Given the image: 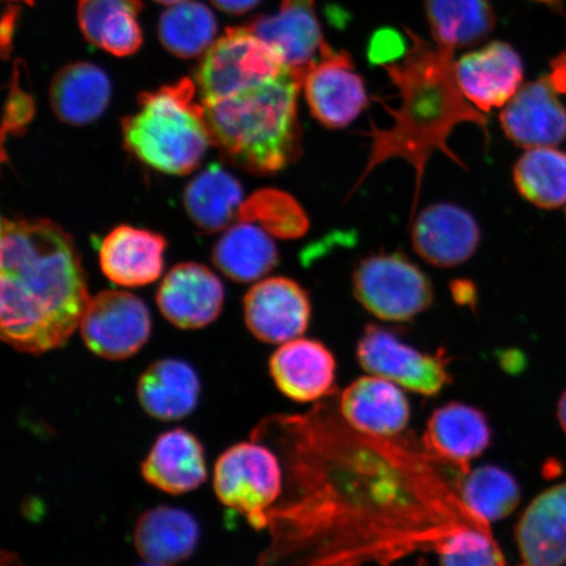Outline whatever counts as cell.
<instances>
[{
  "instance_id": "obj_38",
  "label": "cell",
  "mask_w": 566,
  "mask_h": 566,
  "mask_svg": "<svg viewBox=\"0 0 566 566\" xmlns=\"http://www.w3.org/2000/svg\"><path fill=\"white\" fill-rule=\"evenodd\" d=\"M555 90L560 95L566 94V52L558 55L557 59L552 62L551 73L547 75Z\"/></svg>"
},
{
  "instance_id": "obj_30",
  "label": "cell",
  "mask_w": 566,
  "mask_h": 566,
  "mask_svg": "<svg viewBox=\"0 0 566 566\" xmlns=\"http://www.w3.org/2000/svg\"><path fill=\"white\" fill-rule=\"evenodd\" d=\"M424 12L434 42L454 52L485 40L495 25L488 0H427Z\"/></svg>"
},
{
  "instance_id": "obj_6",
  "label": "cell",
  "mask_w": 566,
  "mask_h": 566,
  "mask_svg": "<svg viewBox=\"0 0 566 566\" xmlns=\"http://www.w3.org/2000/svg\"><path fill=\"white\" fill-rule=\"evenodd\" d=\"M283 481L277 454L254 440L233 444L218 458L214 467L218 500L244 515L254 530L268 528V514L281 499Z\"/></svg>"
},
{
  "instance_id": "obj_19",
  "label": "cell",
  "mask_w": 566,
  "mask_h": 566,
  "mask_svg": "<svg viewBox=\"0 0 566 566\" xmlns=\"http://www.w3.org/2000/svg\"><path fill=\"white\" fill-rule=\"evenodd\" d=\"M491 440V427L481 410L462 402H449L430 416L423 448L438 462L467 473L471 460L483 454Z\"/></svg>"
},
{
  "instance_id": "obj_24",
  "label": "cell",
  "mask_w": 566,
  "mask_h": 566,
  "mask_svg": "<svg viewBox=\"0 0 566 566\" xmlns=\"http://www.w3.org/2000/svg\"><path fill=\"white\" fill-rule=\"evenodd\" d=\"M137 395L142 408L154 419L181 420L195 412L200 401L201 380L186 360L159 359L140 375Z\"/></svg>"
},
{
  "instance_id": "obj_16",
  "label": "cell",
  "mask_w": 566,
  "mask_h": 566,
  "mask_svg": "<svg viewBox=\"0 0 566 566\" xmlns=\"http://www.w3.org/2000/svg\"><path fill=\"white\" fill-rule=\"evenodd\" d=\"M157 302L163 316L175 327L200 329L221 315L224 287L207 266L184 263L161 281Z\"/></svg>"
},
{
  "instance_id": "obj_17",
  "label": "cell",
  "mask_w": 566,
  "mask_h": 566,
  "mask_svg": "<svg viewBox=\"0 0 566 566\" xmlns=\"http://www.w3.org/2000/svg\"><path fill=\"white\" fill-rule=\"evenodd\" d=\"M247 27L281 55L290 71L303 76L325 42L315 0H282L273 15L253 19Z\"/></svg>"
},
{
  "instance_id": "obj_23",
  "label": "cell",
  "mask_w": 566,
  "mask_h": 566,
  "mask_svg": "<svg viewBox=\"0 0 566 566\" xmlns=\"http://www.w3.org/2000/svg\"><path fill=\"white\" fill-rule=\"evenodd\" d=\"M166 247V239L157 232L119 226L103 240V273L119 286L150 285L165 269Z\"/></svg>"
},
{
  "instance_id": "obj_29",
  "label": "cell",
  "mask_w": 566,
  "mask_h": 566,
  "mask_svg": "<svg viewBox=\"0 0 566 566\" xmlns=\"http://www.w3.org/2000/svg\"><path fill=\"white\" fill-rule=\"evenodd\" d=\"M212 261L226 277L250 283L263 279L279 263V250L269 232L250 221H238L223 232Z\"/></svg>"
},
{
  "instance_id": "obj_3",
  "label": "cell",
  "mask_w": 566,
  "mask_h": 566,
  "mask_svg": "<svg viewBox=\"0 0 566 566\" xmlns=\"http://www.w3.org/2000/svg\"><path fill=\"white\" fill-rule=\"evenodd\" d=\"M410 46L400 59L381 66L398 88V109L384 104L394 124L380 129L371 123L366 133L371 148L363 175L352 193L363 186L375 168L392 159H405L415 168L416 186L409 222L419 205L424 169L436 151H441L459 167L464 163L452 153L448 139L460 124H475L488 136V117L460 91L455 77L454 51L429 42L407 30Z\"/></svg>"
},
{
  "instance_id": "obj_28",
  "label": "cell",
  "mask_w": 566,
  "mask_h": 566,
  "mask_svg": "<svg viewBox=\"0 0 566 566\" xmlns=\"http://www.w3.org/2000/svg\"><path fill=\"white\" fill-rule=\"evenodd\" d=\"M243 203V187L235 176L218 165L205 168L184 192V207L189 218L208 233L226 231L238 222Z\"/></svg>"
},
{
  "instance_id": "obj_40",
  "label": "cell",
  "mask_w": 566,
  "mask_h": 566,
  "mask_svg": "<svg viewBox=\"0 0 566 566\" xmlns=\"http://www.w3.org/2000/svg\"><path fill=\"white\" fill-rule=\"evenodd\" d=\"M155 2L167 4V6H174L177 3L186 2V0H155Z\"/></svg>"
},
{
  "instance_id": "obj_42",
  "label": "cell",
  "mask_w": 566,
  "mask_h": 566,
  "mask_svg": "<svg viewBox=\"0 0 566 566\" xmlns=\"http://www.w3.org/2000/svg\"><path fill=\"white\" fill-rule=\"evenodd\" d=\"M140 566H166V565H159V564L146 563V564L140 565Z\"/></svg>"
},
{
  "instance_id": "obj_21",
  "label": "cell",
  "mask_w": 566,
  "mask_h": 566,
  "mask_svg": "<svg viewBox=\"0 0 566 566\" xmlns=\"http://www.w3.org/2000/svg\"><path fill=\"white\" fill-rule=\"evenodd\" d=\"M520 566L566 564V483L544 491L531 502L515 527Z\"/></svg>"
},
{
  "instance_id": "obj_34",
  "label": "cell",
  "mask_w": 566,
  "mask_h": 566,
  "mask_svg": "<svg viewBox=\"0 0 566 566\" xmlns=\"http://www.w3.org/2000/svg\"><path fill=\"white\" fill-rule=\"evenodd\" d=\"M238 221L259 222L261 228L281 238L300 237L307 219L292 197L277 190H261L244 201Z\"/></svg>"
},
{
  "instance_id": "obj_18",
  "label": "cell",
  "mask_w": 566,
  "mask_h": 566,
  "mask_svg": "<svg viewBox=\"0 0 566 566\" xmlns=\"http://www.w3.org/2000/svg\"><path fill=\"white\" fill-rule=\"evenodd\" d=\"M338 410L349 427L378 438L399 436L410 421V406L401 387L375 375L346 387Z\"/></svg>"
},
{
  "instance_id": "obj_25",
  "label": "cell",
  "mask_w": 566,
  "mask_h": 566,
  "mask_svg": "<svg viewBox=\"0 0 566 566\" xmlns=\"http://www.w3.org/2000/svg\"><path fill=\"white\" fill-rule=\"evenodd\" d=\"M201 530L182 509L159 506L142 514L134 528V546L146 563L171 566L193 555Z\"/></svg>"
},
{
  "instance_id": "obj_7",
  "label": "cell",
  "mask_w": 566,
  "mask_h": 566,
  "mask_svg": "<svg viewBox=\"0 0 566 566\" xmlns=\"http://www.w3.org/2000/svg\"><path fill=\"white\" fill-rule=\"evenodd\" d=\"M287 71L281 55L250 28H229L203 54L196 84L201 102H211L259 87Z\"/></svg>"
},
{
  "instance_id": "obj_15",
  "label": "cell",
  "mask_w": 566,
  "mask_h": 566,
  "mask_svg": "<svg viewBox=\"0 0 566 566\" xmlns=\"http://www.w3.org/2000/svg\"><path fill=\"white\" fill-rule=\"evenodd\" d=\"M523 62L518 53L495 41L455 61V77L462 94L476 109L502 108L523 86Z\"/></svg>"
},
{
  "instance_id": "obj_14",
  "label": "cell",
  "mask_w": 566,
  "mask_h": 566,
  "mask_svg": "<svg viewBox=\"0 0 566 566\" xmlns=\"http://www.w3.org/2000/svg\"><path fill=\"white\" fill-rule=\"evenodd\" d=\"M558 96L547 75L523 84L501 112L500 123L506 138L526 150L563 144L566 108Z\"/></svg>"
},
{
  "instance_id": "obj_1",
  "label": "cell",
  "mask_w": 566,
  "mask_h": 566,
  "mask_svg": "<svg viewBox=\"0 0 566 566\" xmlns=\"http://www.w3.org/2000/svg\"><path fill=\"white\" fill-rule=\"evenodd\" d=\"M251 438L281 460L283 493L268 514L258 566H357L438 551L457 531L488 523L471 513L427 450L359 433L325 406L273 416Z\"/></svg>"
},
{
  "instance_id": "obj_13",
  "label": "cell",
  "mask_w": 566,
  "mask_h": 566,
  "mask_svg": "<svg viewBox=\"0 0 566 566\" xmlns=\"http://www.w3.org/2000/svg\"><path fill=\"white\" fill-rule=\"evenodd\" d=\"M410 228L416 253L438 268L467 263L478 251L481 240L475 217L455 203L430 205L410 222Z\"/></svg>"
},
{
  "instance_id": "obj_26",
  "label": "cell",
  "mask_w": 566,
  "mask_h": 566,
  "mask_svg": "<svg viewBox=\"0 0 566 566\" xmlns=\"http://www.w3.org/2000/svg\"><path fill=\"white\" fill-rule=\"evenodd\" d=\"M111 81L105 71L90 62L71 63L59 71L51 86V105L62 123L84 126L108 108Z\"/></svg>"
},
{
  "instance_id": "obj_43",
  "label": "cell",
  "mask_w": 566,
  "mask_h": 566,
  "mask_svg": "<svg viewBox=\"0 0 566 566\" xmlns=\"http://www.w3.org/2000/svg\"><path fill=\"white\" fill-rule=\"evenodd\" d=\"M565 216H566V211H565Z\"/></svg>"
},
{
  "instance_id": "obj_32",
  "label": "cell",
  "mask_w": 566,
  "mask_h": 566,
  "mask_svg": "<svg viewBox=\"0 0 566 566\" xmlns=\"http://www.w3.org/2000/svg\"><path fill=\"white\" fill-rule=\"evenodd\" d=\"M458 491L469 511L488 523L506 518L521 502V488L514 476L495 465L463 473Z\"/></svg>"
},
{
  "instance_id": "obj_27",
  "label": "cell",
  "mask_w": 566,
  "mask_h": 566,
  "mask_svg": "<svg viewBox=\"0 0 566 566\" xmlns=\"http://www.w3.org/2000/svg\"><path fill=\"white\" fill-rule=\"evenodd\" d=\"M142 0H80L77 23L92 45L127 56L137 53L142 45Z\"/></svg>"
},
{
  "instance_id": "obj_12",
  "label": "cell",
  "mask_w": 566,
  "mask_h": 566,
  "mask_svg": "<svg viewBox=\"0 0 566 566\" xmlns=\"http://www.w3.org/2000/svg\"><path fill=\"white\" fill-rule=\"evenodd\" d=\"M244 318L248 329L260 342H293L308 328L310 296L298 282L286 277L260 281L245 295Z\"/></svg>"
},
{
  "instance_id": "obj_37",
  "label": "cell",
  "mask_w": 566,
  "mask_h": 566,
  "mask_svg": "<svg viewBox=\"0 0 566 566\" xmlns=\"http://www.w3.org/2000/svg\"><path fill=\"white\" fill-rule=\"evenodd\" d=\"M217 9L231 13V15H242L258 7L261 0H211Z\"/></svg>"
},
{
  "instance_id": "obj_8",
  "label": "cell",
  "mask_w": 566,
  "mask_h": 566,
  "mask_svg": "<svg viewBox=\"0 0 566 566\" xmlns=\"http://www.w3.org/2000/svg\"><path fill=\"white\" fill-rule=\"evenodd\" d=\"M353 292L370 314L394 323L412 321L434 300L428 275L400 252L360 260L353 273Z\"/></svg>"
},
{
  "instance_id": "obj_10",
  "label": "cell",
  "mask_w": 566,
  "mask_h": 566,
  "mask_svg": "<svg viewBox=\"0 0 566 566\" xmlns=\"http://www.w3.org/2000/svg\"><path fill=\"white\" fill-rule=\"evenodd\" d=\"M87 348L96 356L123 360L134 356L151 335V315L138 296L106 290L90 300L80 325Z\"/></svg>"
},
{
  "instance_id": "obj_5",
  "label": "cell",
  "mask_w": 566,
  "mask_h": 566,
  "mask_svg": "<svg viewBox=\"0 0 566 566\" xmlns=\"http://www.w3.org/2000/svg\"><path fill=\"white\" fill-rule=\"evenodd\" d=\"M196 95L189 77L142 94L138 112L123 122L127 150L159 172H193L212 145L207 112Z\"/></svg>"
},
{
  "instance_id": "obj_33",
  "label": "cell",
  "mask_w": 566,
  "mask_h": 566,
  "mask_svg": "<svg viewBox=\"0 0 566 566\" xmlns=\"http://www.w3.org/2000/svg\"><path fill=\"white\" fill-rule=\"evenodd\" d=\"M217 19L209 7L186 0L169 6L159 20V39L169 53L181 59H193L207 53L214 44Z\"/></svg>"
},
{
  "instance_id": "obj_2",
  "label": "cell",
  "mask_w": 566,
  "mask_h": 566,
  "mask_svg": "<svg viewBox=\"0 0 566 566\" xmlns=\"http://www.w3.org/2000/svg\"><path fill=\"white\" fill-rule=\"evenodd\" d=\"M0 335L13 349L61 348L91 296L73 238L49 219H7L0 242Z\"/></svg>"
},
{
  "instance_id": "obj_31",
  "label": "cell",
  "mask_w": 566,
  "mask_h": 566,
  "mask_svg": "<svg viewBox=\"0 0 566 566\" xmlns=\"http://www.w3.org/2000/svg\"><path fill=\"white\" fill-rule=\"evenodd\" d=\"M518 193L535 208L555 210L566 205V153L556 146L530 148L513 169Z\"/></svg>"
},
{
  "instance_id": "obj_4",
  "label": "cell",
  "mask_w": 566,
  "mask_h": 566,
  "mask_svg": "<svg viewBox=\"0 0 566 566\" xmlns=\"http://www.w3.org/2000/svg\"><path fill=\"white\" fill-rule=\"evenodd\" d=\"M304 76L286 74L238 95L202 102L212 145L244 171L271 175L301 157L298 97Z\"/></svg>"
},
{
  "instance_id": "obj_35",
  "label": "cell",
  "mask_w": 566,
  "mask_h": 566,
  "mask_svg": "<svg viewBox=\"0 0 566 566\" xmlns=\"http://www.w3.org/2000/svg\"><path fill=\"white\" fill-rule=\"evenodd\" d=\"M440 566H507L490 526L457 531L437 551Z\"/></svg>"
},
{
  "instance_id": "obj_11",
  "label": "cell",
  "mask_w": 566,
  "mask_h": 566,
  "mask_svg": "<svg viewBox=\"0 0 566 566\" xmlns=\"http://www.w3.org/2000/svg\"><path fill=\"white\" fill-rule=\"evenodd\" d=\"M303 90L311 115L328 129L349 126L370 104L352 55L335 51L327 41L304 74Z\"/></svg>"
},
{
  "instance_id": "obj_41",
  "label": "cell",
  "mask_w": 566,
  "mask_h": 566,
  "mask_svg": "<svg viewBox=\"0 0 566 566\" xmlns=\"http://www.w3.org/2000/svg\"><path fill=\"white\" fill-rule=\"evenodd\" d=\"M7 2H24L27 4H32L33 0H7Z\"/></svg>"
},
{
  "instance_id": "obj_22",
  "label": "cell",
  "mask_w": 566,
  "mask_h": 566,
  "mask_svg": "<svg viewBox=\"0 0 566 566\" xmlns=\"http://www.w3.org/2000/svg\"><path fill=\"white\" fill-rule=\"evenodd\" d=\"M140 471L147 483L161 492L179 495L196 491L208 479L203 446L187 429L168 430L154 442Z\"/></svg>"
},
{
  "instance_id": "obj_9",
  "label": "cell",
  "mask_w": 566,
  "mask_h": 566,
  "mask_svg": "<svg viewBox=\"0 0 566 566\" xmlns=\"http://www.w3.org/2000/svg\"><path fill=\"white\" fill-rule=\"evenodd\" d=\"M357 358L365 371L424 396L442 392L451 381L449 359L443 350L421 352L392 331L375 324L364 329L357 344Z\"/></svg>"
},
{
  "instance_id": "obj_36",
  "label": "cell",
  "mask_w": 566,
  "mask_h": 566,
  "mask_svg": "<svg viewBox=\"0 0 566 566\" xmlns=\"http://www.w3.org/2000/svg\"><path fill=\"white\" fill-rule=\"evenodd\" d=\"M17 80L12 83L9 103H7L4 129L19 133L33 117V101L23 88L18 86Z\"/></svg>"
},
{
  "instance_id": "obj_20",
  "label": "cell",
  "mask_w": 566,
  "mask_h": 566,
  "mask_svg": "<svg viewBox=\"0 0 566 566\" xmlns=\"http://www.w3.org/2000/svg\"><path fill=\"white\" fill-rule=\"evenodd\" d=\"M336 359L321 342L296 338L282 344L269 360L275 386L286 398L311 402L325 398L335 387Z\"/></svg>"
},
{
  "instance_id": "obj_39",
  "label": "cell",
  "mask_w": 566,
  "mask_h": 566,
  "mask_svg": "<svg viewBox=\"0 0 566 566\" xmlns=\"http://www.w3.org/2000/svg\"><path fill=\"white\" fill-rule=\"evenodd\" d=\"M557 419L558 423H560V427L564 430V433L566 434V389L562 395L560 400H558Z\"/></svg>"
}]
</instances>
